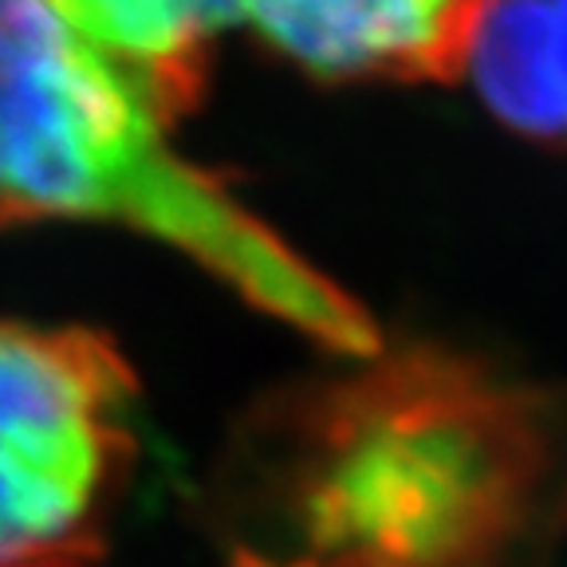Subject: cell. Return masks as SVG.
Wrapping results in <instances>:
<instances>
[{
    "label": "cell",
    "instance_id": "obj_1",
    "mask_svg": "<svg viewBox=\"0 0 567 567\" xmlns=\"http://www.w3.org/2000/svg\"><path fill=\"white\" fill-rule=\"evenodd\" d=\"M280 442L268 567H544L567 532V406L470 359L374 351Z\"/></svg>",
    "mask_w": 567,
    "mask_h": 567
},
{
    "label": "cell",
    "instance_id": "obj_2",
    "mask_svg": "<svg viewBox=\"0 0 567 567\" xmlns=\"http://www.w3.org/2000/svg\"><path fill=\"white\" fill-rule=\"evenodd\" d=\"M12 221L123 225L319 343L379 351L367 311L182 158L158 106L52 0H0V225Z\"/></svg>",
    "mask_w": 567,
    "mask_h": 567
},
{
    "label": "cell",
    "instance_id": "obj_3",
    "mask_svg": "<svg viewBox=\"0 0 567 567\" xmlns=\"http://www.w3.org/2000/svg\"><path fill=\"white\" fill-rule=\"evenodd\" d=\"M134 457V374L103 336L0 319V567H95Z\"/></svg>",
    "mask_w": 567,
    "mask_h": 567
},
{
    "label": "cell",
    "instance_id": "obj_4",
    "mask_svg": "<svg viewBox=\"0 0 567 567\" xmlns=\"http://www.w3.org/2000/svg\"><path fill=\"white\" fill-rule=\"evenodd\" d=\"M493 0H245L284 60L323 80H450Z\"/></svg>",
    "mask_w": 567,
    "mask_h": 567
},
{
    "label": "cell",
    "instance_id": "obj_5",
    "mask_svg": "<svg viewBox=\"0 0 567 567\" xmlns=\"http://www.w3.org/2000/svg\"><path fill=\"white\" fill-rule=\"evenodd\" d=\"M60 17L162 111L182 118L205 87L213 44L245 0H52Z\"/></svg>",
    "mask_w": 567,
    "mask_h": 567
},
{
    "label": "cell",
    "instance_id": "obj_6",
    "mask_svg": "<svg viewBox=\"0 0 567 567\" xmlns=\"http://www.w3.org/2000/svg\"><path fill=\"white\" fill-rule=\"evenodd\" d=\"M465 68L508 126L567 142V0H493Z\"/></svg>",
    "mask_w": 567,
    "mask_h": 567
},
{
    "label": "cell",
    "instance_id": "obj_7",
    "mask_svg": "<svg viewBox=\"0 0 567 567\" xmlns=\"http://www.w3.org/2000/svg\"><path fill=\"white\" fill-rule=\"evenodd\" d=\"M237 567H268V564H265V559H257V556H245Z\"/></svg>",
    "mask_w": 567,
    "mask_h": 567
}]
</instances>
